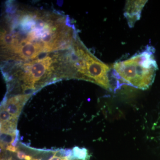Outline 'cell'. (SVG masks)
Listing matches in <instances>:
<instances>
[{
  "label": "cell",
  "instance_id": "cell-1",
  "mask_svg": "<svg viewBox=\"0 0 160 160\" xmlns=\"http://www.w3.org/2000/svg\"><path fill=\"white\" fill-rule=\"evenodd\" d=\"M1 32L2 66L10 68L70 49L78 37L68 16L6 3Z\"/></svg>",
  "mask_w": 160,
  "mask_h": 160
},
{
  "label": "cell",
  "instance_id": "cell-2",
  "mask_svg": "<svg viewBox=\"0 0 160 160\" xmlns=\"http://www.w3.org/2000/svg\"><path fill=\"white\" fill-rule=\"evenodd\" d=\"M67 49L3 70L7 83L19 81L23 94L30 96L52 82L67 78Z\"/></svg>",
  "mask_w": 160,
  "mask_h": 160
},
{
  "label": "cell",
  "instance_id": "cell-3",
  "mask_svg": "<svg viewBox=\"0 0 160 160\" xmlns=\"http://www.w3.org/2000/svg\"><path fill=\"white\" fill-rule=\"evenodd\" d=\"M152 49L149 47L128 59L115 63V78L123 84L143 90L148 89L154 82L158 69Z\"/></svg>",
  "mask_w": 160,
  "mask_h": 160
},
{
  "label": "cell",
  "instance_id": "cell-4",
  "mask_svg": "<svg viewBox=\"0 0 160 160\" xmlns=\"http://www.w3.org/2000/svg\"><path fill=\"white\" fill-rule=\"evenodd\" d=\"M147 1H129L126 3L125 15L129 26L132 27L139 19L141 12Z\"/></svg>",
  "mask_w": 160,
  "mask_h": 160
},
{
  "label": "cell",
  "instance_id": "cell-5",
  "mask_svg": "<svg viewBox=\"0 0 160 160\" xmlns=\"http://www.w3.org/2000/svg\"><path fill=\"white\" fill-rule=\"evenodd\" d=\"M30 96L19 94L7 99L4 108L12 116L17 118L21 112L23 106Z\"/></svg>",
  "mask_w": 160,
  "mask_h": 160
},
{
  "label": "cell",
  "instance_id": "cell-6",
  "mask_svg": "<svg viewBox=\"0 0 160 160\" xmlns=\"http://www.w3.org/2000/svg\"><path fill=\"white\" fill-rule=\"evenodd\" d=\"M16 137L15 133H7L4 132H1V148L6 149L5 145H8L13 142Z\"/></svg>",
  "mask_w": 160,
  "mask_h": 160
},
{
  "label": "cell",
  "instance_id": "cell-7",
  "mask_svg": "<svg viewBox=\"0 0 160 160\" xmlns=\"http://www.w3.org/2000/svg\"><path fill=\"white\" fill-rule=\"evenodd\" d=\"M17 118H14L9 114V112L5 108L1 109V123H5L9 122L10 121L17 120Z\"/></svg>",
  "mask_w": 160,
  "mask_h": 160
},
{
  "label": "cell",
  "instance_id": "cell-8",
  "mask_svg": "<svg viewBox=\"0 0 160 160\" xmlns=\"http://www.w3.org/2000/svg\"><path fill=\"white\" fill-rule=\"evenodd\" d=\"M6 150L9 152H13V153L16 152H17L18 151V150L17 147H15V146H12V145H8V146H6ZM6 149H5V150H6Z\"/></svg>",
  "mask_w": 160,
  "mask_h": 160
},
{
  "label": "cell",
  "instance_id": "cell-9",
  "mask_svg": "<svg viewBox=\"0 0 160 160\" xmlns=\"http://www.w3.org/2000/svg\"><path fill=\"white\" fill-rule=\"evenodd\" d=\"M71 60V53H70V60ZM71 70H72V78H73V73H72V66L71 65Z\"/></svg>",
  "mask_w": 160,
  "mask_h": 160
},
{
  "label": "cell",
  "instance_id": "cell-10",
  "mask_svg": "<svg viewBox=\"0 0 160 160\" xmlns=\"http://www.w3.org/2000/svg\"><path fill=\"white\" fill-rule=\"evenodd\" d=\"M69 57H70V54H69ZM69 58H70V57H69ZM69 61H70V60H69ZM70 69H71V66H70ZM70 77H71V69H70Z\"/></svg>",
  "mask_w": 160,
  "mask_h": 160
}]
</instances>
